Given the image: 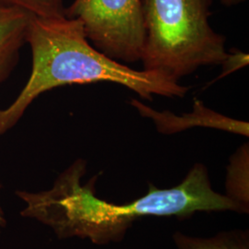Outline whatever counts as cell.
Instances as JSON below:
<instances>
[{
  "label": "cell",
  "instance_id": "cell-1",
  "mask_svg": "<svg viewBox=\"0 0 249 249\" xmlns=\"http://www.w3.org/2000/svg\"><path fill=\"white\" fill-rule=\"evenodd\" d=\"M86 170L87 161L78 159L57 177L52 188L37 193L17 191L26 204L21 215L47 225L61 239L80 237L107 245L121 242L133 223L146 216L183 220L196 213H249V209L214 190L203 163H196L176 187L159 188L149 183L145 196L125 204L95 196L99 176L83 185Z\"/></svg>",
  "mask_w": 249,
  "mask_h": 249
},
{
  "label": "cell",
  "instance_id": "cell-2",
  "mask_svg": "<svg viewBox=\"0 0 249 249\" xmlns=\"http://www.w3.org/2000/svg\"><path fill=\"white\" fill-rule=\"evenodd\" d=\"M26 44L32 51V71L18 96L0 108V137L18 124L36 99L57 87L111 82L149 101L153 95L183 98L190 89L160 72L137 71L107 56L90 45L77 18L32 15Z\"/></svg>",
  "mask_w": 249,
  "mask_h": 249
},
{
  "label": "cell",
  "instance_id": "cell-3",
  "mask_svg": "<svg viewBox=\"0 0 249 249\" xmlns=\"http://www.w3.org/2000/svg\"><path fill=\"white\" fill-rule=\"evenodd\" d=\"M143 70L179 80L227 57L226 39L210 24L213 0H142Z\"/></svg>",
  "mask_w": 249,
  "mask_h": 249
},
{
  "label": "cell",
  "instance_id": "cell-4",
  "mask_svg": "<svg viewBox=\"0 0 249 249\" xmlns=\"http://www.w3.org/2000/svg\"><path fill=\"white\" fill-rule=\"evenodd\" d=\"M65 16L80 20L89 43L107 56L125 65L141 61L142 0H74Z\"/></svg>",
  "mask_w": 249,
  "mask_h": 249
},
{
  "label": "cell",
  "instance_id": "cell-5",
  "mask_svg": "<svg viewBox=\"0 0 249 249\" xmlns=\"http://www.w3.org/2000/svg\"><path fill=\"white\" fill-rule=\"evenodd\" d=\"M130 105L139 111L141 116L151 118L156 125L157 130L160 133H178L191 127L200 126L216 128L249 137V124L248 122L236 120L217 113L206 107L202 101L197 99L194 101L192 112L185 113L180 116L170 111H156L136 99L130 101Z\"/></svg>",
  "mask_w": 249,
  "mask_h": 249
},
{
  "label": "cell",
  "instance_id": "cell-6",
  "mask_svg": "<svg viewBox=\"0 0 249 249\" xmlns=\"http://www.w3.org/2000/svg\"><path fill=\"white\" fill-rule=\"evenodd\" d=\"M32 14L0 1V85L9 79L26 45Z\"/></svg>",
  "mask_w": 249,
  "mask_h": 249
},
{
  "label": "cell",
  "instance_id": "cell-7",
  "mask_svg": "<svg viewBox=\"0 0 249 249\" xmlns=\"http://www.w3.org/2000/svg\"><path fill=\"white\" fill-rule=\"evenodd\" d=\"M225 196L249 209V144H242L227 165Z\"/></svg>",
  "mask_w": 249,
  "mask_h": 249
},
{
  "label": "cell",
  "instance_id": "cell-8",
  "mask_svg": "<svg viewBox=\"0 0 249 249\" xmlns=\"http://www.w3.org/2000/svg\"><path fill=\"white\" fill-rule=\"evenodd\" d=\"M178 249H249V231H223L210 238L186 235L181 231L173 234Z\"/></svg>",
  "mask_w": 249,
  "mask_h": 249
},
{
  "label": "cell",
  "instance_id": "cell-9",
  "mask_svg": "<svg viewBox=\"0 0 249 249\" xmlns=\"http://www.w3.org/2000/svg\"><path fill=\"white\" fill-rule=\"evenodd\" d=\"M4 3L23 9L28 13L43 18L65 16L64 0H0Z\"/></svg>",
  "mask_w": 249,
  "mask_h": 249
},
{
  "label": "cell",
  "instance_id": "cell-10",
  "mask_svg": "<svg viewBox=\"0 0 249 249\" xmlns=\"http://www.w3.org/2000/svg\"><path fill=\"white\" fill-rule=\"evenodd\" d=\"M249 53H244L240 50L237 49H232L231 51H228V55L227 57L223 60V62L221 64L223 67V71L218 76V78L211 83H213L216 80H221L224 77L230 75L236 71H239L243 69L244 67L249 65Z\"/></svg>",
  "mask_w": 249,
  "mask_h": 249
},
{
  "label": "cell",
  "instance_id": "cell-11",
  "mask_svg": "<svg viewBox=\"0 0 249 249\" xmlns=\"http://www.w3.org/2000/svg\"><path fill=\"white\" fill-rule=\"evenodd\" d=\"M246 0H221L222 4L226 6V7H232V6H236L239 5L241 3L245 2Z\"/></svg>",
  "mask_w": 249,
  "mask_h": 249
},
{
  "label": "cell",
  "instance_id": "cell-12",
  "mask_svg": "<svg viewBox=\"0 0 249 249\" xmlns=\"http://www.w3.org/2000/svg\"><path fill=\"white\" fill-rule=\"evenodd\" d=\"M1 182H0V189H1ZM6 224V218H5V215H4V212L0 206V227H4Z\"/></svg>",
  "mask_w": 249,
  "mask_h": 249
}]
</instances>
